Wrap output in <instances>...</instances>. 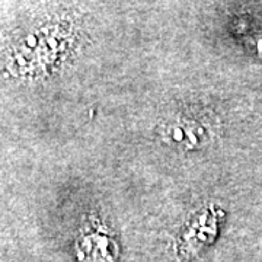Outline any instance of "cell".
<instances>
[{
  "mask_svg": "<svg viewBox=\"0 0 262 262\" xmlns=\"http://www.w3.org/2000/svg\"><path fill=\"white\" fill-rule=\"evenodd\" d=\"M76 255L79 262H117L118 245L108 232L94 227L79 236Z\"/></svg>",
  "mask_w": 262,
  "mask_h": 262,
  "instance_id": "cell-1",
  "label": "cell"
}]
</instances>
